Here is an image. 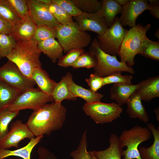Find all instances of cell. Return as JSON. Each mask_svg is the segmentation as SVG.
Returning <instances> with one entry per match:
<instances>
[{
  "label": "cell",
  "instance_id": "6da1fadb",
  "mask_svg": "<svg viewBox=\"0 0 159 159\" xmlns=\"http://www.w3.org/2000/svg\"><path fill=\"white\" fill-rule=\"evenodd\" d=\"M66 113V109L61 103L54 101L33 111L26 124L35 137L49 135L62 128Z\"/></svg>",
  "mask_w": 159,
  "mask_h": 159
},
{
  "label": "cell",
  "instance_id": "7a4b0ae2",
  "mask_svg": "<svg viewBox=\"0 0 159 159\" xmlns=\"http://www.w3.org/2000/svg\"><path fill=\"white\" fill-rule=\"evenodd\" d=\"M41 53L37 42L32 39L22 40L16 42L6 58L14 63L24 74L31 78L34 69L42 67Z\"/></svg>",
  "mask_w": 159,
  "mask_h": 159
},
{
  "label": "cell",
  "instance_id": "3957f363",
  "mask_svg": "<svg viewBox=\"0 0 159 159\" xmlns=\"http://www.w3.org/2000/svg\"><path fill=\"white\" fill-rule=\"evenodd\" d=\"M151 27L150 24L145 26L138 24L128 30L120 46L117 54L120 62L131 67L135 63V57L139 54L147 32Z\"/></svg>",
  "mask_w": 159,
  "mask_h": 159
},
{
  "label": "cell",
  "instance_id": "277c9868",
  "mask_svg": "<svg viewBox=\"0 0 159 159\" xmlns=\"http://www.w3.org/2000/svg\"><path fill=\"white\" fill-rule=\"evenodd\" d=\"M88 51L96 57L97 60V65L94 68V73L101 77L103 78L117 72H126L131 74L135 73L132 67L119 61L116 55H111L102 50L97 38L93 39Z\"/></svg>",
  "mask_w": 159,
  "mask_h": 159
},
{
  "label": "cell",
  "instance_id": "5b68a950",
  "mask_svg": "<svg viewBox=\"0 0 159 159\" xmlns=\"http://www.w3.org/2000/svg\"><path fill=\"white\" fill-rule=\"evenodd\" d=\"M55 29L56 38L64 53L72 49L86 47L91 41V35L80 29L76 21L69 24H59Z\"/></svg>",
  "mask_w": 159,
  "mask_h": 159
},
{
  "label": "cell",
  "instance_id": "8992f818",
  "mask_svg": "<svg viewBox=\"0 0 159 159\" xmlns=\"http://www.w3.org/2000/svg\"><path fill=\"white\" fill-rule=\"evenodd\" d=\"M151 137L152 133L148 128L140 125H137L123 131L119 137L122 147H127L126 150H122L124 159H141L138 146Z\"/></svg>",
  "mask_w": 159,
  "mask_h": 159
},
{
  "label": "cell",
  "instance_id": "52a82bcc",
  "mask_svg": "<svg viewBox=\"0 0 159 159\" xmlns=\"http://www.w3.org/2000/svg\"><path fill=\"white\" fill-rule=\"evenodd\" d=\"M54 101L52 96L47 95L38 88L34 87L21 93L7 109L13 111L26 109L35 111Z\"/></svg>",
  "mask_w": 159,
  "mask_h": 159
},
{
  "label": "cell",
  "instance_id": "ba28073f",
  "mask_svg": "<svg viewBox=\"0 0 159 159\" xmlns=\"http://www.w3.org/2000/svg\"><path fill=\"white\" fill-rule=\"evenodd\" d=\"M82 109L96 123L101 124L111 122L119 117L123 110L115 102L106 103L100 101L85 103Z\"/></svg>",
  "mask_w": 159,
  "mask_h": 159
},
{
  "label": "cell",
  "instance_id": "9c48e42d",
  "mask_svg": "<svg viewBox=\"0 0 159 159\" xmlns=\"http://www.w3.org/2000/svg\"><path fill=\"white\" fill-rule=\"evenodd\" d=\"M0 80L20 93L34 88L36 84L24 74L14 63L8 60L0 67Z\"/></svg>",
  "mask_w": 159,
  "mask_h": 159
},
{
  "label": "cell",
  "instance_id": "30bf717a",
  "mask_svg": "<svg viewBox=\"0 0 159 159\" xmlns=\"http://www.w3.org/2000/svg\"><path fill=\"white\" fill-rule=\"evenodd\" d=\"M128 30L124 29L116 16L114 23L104 33L97 35L100 47L105 53L113 55L117 54L120 44Z\"/></svg>",
  "mask_w": 159,
  "mask_h": 159
},
{
  "label": "cell",
  "instance_id": "8fae6325",
  "mask_svg": "<svg viewBox=\"0 0 159 159\" xmlns=\"http://www.w3.org/2000/svg\"><path fill=\"white\" fill-rule=\"evenodd\" d=\"M10 129L6 135L0 140V150L12 147L18 148L19 143L21 140L26 138L30 140L35 137L26 124L20 120L13 122Z\"/></svg>",
  "mask_w": 159,
  "mask_h": 159
},
{
  "label": "cell",
  "instance_id": "7c38bea8",
  "mask_svg": "<svg viewBox=\"0 0 159 159\" xmlns=\"http://www.w3.org/2000/svg\"><path fill=\"white\" fill-rule=\"evenodd\" d=\"M150 7L146 0H129L122 6L121 15L119 18L120 23L122 26H128L132 27L135 26L138 16Z\"/></svg>",
  "mask_w": 159,
  "mask_h": 159
},
{
  "label": "cell",
  "instance_id": "4fadbf2b",
  "mask_svg": "<svg viewBox=\"0 0 159 159\" xmlns=\"http://www.w3.org/2000/svg\"><path fill=\"white\" fill-rule=\"evenodd\" d=\"M27 1L29 14L37 26L44 25L55 28L59 24L49 11L46 4L39 0Z\"/></svg>",
  "mask_w": 159,
  "mask_h": 159
},
{
  "label": "cell",
  "instance_id": "5bb4252c",
  "mask_svg": "<svg viewBox=\"0 0 159 159\" xmlns=\"http://www.w3.org/2000/svg\"><path fill=\"white\" fill-rule=\"evenodd\" d=\"M79 26L83 31H89L101 35L108 28L104 19L99 12L87 14L82 12L80 15L74 17Z\"/></svg>",
  "mask_w": 159,
  "mask_h": 159
},
{
  "label": "cell",
  "instance_id": "9a60e30c",
  "mask_svg": "<svg viewBox=\"0 0 159 159\" xmlns=\"http://www.w3.org/2000/svg\"><path fill=\"white\" fill-rule=\"evenodd\" d=\"M37 26L29 14L24 19H21L12 25L11 34L16 42L31 39Z\"/></svg>",
  "mask_w": 159,
  "mask_h": 159
},
{
  "label": "cell",
  "instance_id": "2e32d148",
  "mask_svg": "<svg viewBox=\"0 0 159 159\" xmlns=\"http://www.w3.org/2000/svg\"><path fill=\"white\" fill-rule=\"evenodd\" d=\"M136 91L141 100L149 102L152 99L159 97V76L150 77L138 84Z\"/></svg>",
  "mask_w": 159,
  "mask_h": 159
},
{
  "label": "cell",
  "instance_id": "e0dca14e",
  "mask_svg": "<svg viewBox=\"0 0 159 159\" xmlns=\"http://www.w3.org/2000/svg\"><path fill=\"white\" fill-rule=\"evenodd\" d=\"M140 96L136 91L133 92L126 103V111L129 117L132 118H138L145 123L149 120V115L142 103Z\"/></svg>",
  "mask_w": 159,
  "mask_h": 159
},
{
  "label": "cell",
  "instance_id": "ac0fdd59",
  "mask_svg": "<svg viewBox=\"0 0 159 159\" xmlns=\"http://www.w3.org/2000/svg\"><path fill=\"white\" fill-rule=\"evenodd\" d=\"M110 146L100 150H93L92 153L98 159H121L122 146L119 137L115 134H111L109 140Z\"/></svg>",
  "mask_w": 159,
  "mask_h": 159
},
{
  "label": "cell",
  "instance_id": "d6986e66",
  "mask_svg": "<svg viewBox=\"0 0 159 159\" xmlns=\"http://www.w3.org/2000/svg\"><path fill=\"white\" fill-rule=\"evenodd\" d=\"M138 84L128 85L113 83L110 89V97L120 106L126 104L132 94L135 91Z\"/></svg>",
  "mask_w": 159,
  "mask_h": 159
},
{
  "label": "cell",
  "instance_id": "ffe728a7",
  "mask_svg": "<svg viewBox=\"0 0 159 159\" xmlns=\"http://www.w3.org/2000/svg\"><path fill=\"white\" fill-rule=\"evenodd\" d=\"M31 78L42 91L48 95L52 96L57 83L50 78L47 72L42 67L34 69Z\"/></svg>",
  "mask_w": 159,
  "mask_h": 159
},
{
  "label": "cell",
  "instance_id": "44dd1931",
  "mask_svg": "<svg viewBox=\"0 0 159 159\" xmlns=\"http://www.w3.org/2000/svg\"><path fill=\"white\" fill-rule=\"evenodd\" d=\"M73 78L72 74L68 72L62 78L60 81L57 83L52 92V96L54 101L59 103L64 100H75L77 99L69 88V82Z\"/></svg>",
  "mask_w": 159,
  "mask_h": 159
},
{
  "label": "cell",
  "instance_id": "7402d4cb",
  "mask_svg": "<svg viewBox=\"0 0 159 159\" xmlns=\"http://www.w3.org/2000/svg\"><path fill=\"white\" fill-rule=\"evenodd\" d=\"M38 48L54 63L63 56V49L55 38H49L37 43Z\"/></svg>",
  "mask_w": 159,
  "mask_h": 159
},
{
  "label": "cell",
  "instance_id": "603a6c76",
  "mask_svg": "<svg viewBox=\"0 0 159 159\" xmlns=\"http://www.w3.org/2000/svg\"><path fill=\"white\" fill-rule=\"evenodd\" d=\"M148 128L151 132L154 137L152 145L149 147L141 146L138 150L141 159H159V129L150 123L147 124Z\"/></svg>",
  "mask_w": 159,
  "mask_h": 159
},
{
  "label": "cell",
  "instance_id": "cb8c5ba5",
  "mask_svg": "<svg viewBox=\"0 0 159 159\" xmlns=\"http://www.w3.org/2000/svg\"><path fill=\"white\" fill-rule=\"evenodd\" d=\"M102 6L99 12L103 17L107 26L110 27L114 23L116 16L121 13L122 6L115 0H102Z\"/></svg>",
  "mask_w": 159,
  "mask_h": 159
},
{
  "label": "cell",
  "instance_id": "d4e9b609",
  "mask_svg": "<svg viewBox=\"0 0 159 159\" xmlns=\"http://www.w3.org/2000/svg\"><path fill=\"white\" fill-rule=\"evenodd\" d=\"M44 137L42 135H39L30 140L25 146L17 149L11 150L8 149L0 150V159H3L10 156H16L23 159H31V153L33 148Z\"/></svg>",
  "mask_w": 159,
  "mask_h": 159
},
{
  "label": "cell",
  "instance_id": "484cf974",
  "mask_svg": "<svg viewBox=\"0 0 159 159\" xmlns=\"http://www.w3.org/2000/svg\"><path fill=\"white\" fill-rule=\"evenodd\" d=\"M69 86V90L75 97L82 98L87 103L100 101L104 96L98 92H93L77 85L73 81V78L70 80Z\"/></svg>",
  "mask_w": 159,
  "mask_h": 159
},
{
  "label": "cell",
  "instance_id": "4316f807",
  "mask_svg": "<svg viewBox=\"0 0 159 159\" xmlns=\"http://www.w3.org/2000/svg\"><path fill=\"white\" fill-rule=\"evenodd\" d=\"M20 93L0 80V112L7 109Z\"/></svg>",
  "mask_w": 159,
  "mask_h": 159
},
{
  "label": "cell",
  "instance_id": "83f0119b",
  "mask_svg": "<svg viewBox=\"0 0 159 159\" xmlns=\"http://www.w3.org/2000/svg\"><path fill=\"white\" fill-rule=\"evenodd\" d=\"M139 54L156 61L159 60V42L154 41L146 37L141 44Z\"/></svg>",
  "mask_w": 159,
  "mask_h": 159
},
{
  "label": "cell",
  "instance_id": "f1b7e54d",
  "mask_svg": "<svg viewBox=\"0 0 159 159\" xmlns=\"http://www.w3.org/2000/svg\"><path fill=\"white\" fill-rule=\"evenodd\" d=\"M46 5L49 11L59 24H69L74 22L72 17L59 5L52 2Z\"/></svg>",
  "mask_w": 159,
  "mask_h": 159
},
{
  "label": "cell",
  "instance_id": "f546056e",
  "mask_svg": "<svg viewBox=\"0 0 159 159\" xmlns=\"http://www.w3.org/2000/svg\"><path fill=\"white\" fill-rule=\"evenodd\" d=\"M19 111H13L7 109L0 112V140L9 132V124L19 114Z\"/></svg>",
  "mask_w": 159,
  "mask_h": 159
},
{
  "label": "cell",
  "instance_id": "4dcf8cb0",
  "mask_svg": "<svg viewBox=\"0 0 159 159\" xmlns=\"http://www.w3.org/2000/svg\"><path fill=\"white\" fill-rule=\"evenodd\" d=\"M97 60L96 57L89 51L81 55L71 67L74 68H94L97 65Z\"/></svg>",
  "mask_w": 159,
  "mask_h": 159
},
{
  "label": "cell",
  "instance_id": "1f68e13d",
  "mask_svg": "<svg viewBox=\"0 0 159 159\" xmlns=\"http://www.w3.org/2000/svg\"><path fill=\"white\" fill-rule=\"evenodd\" d=\"M16 42L11 34H0V59L9 55Z\"/></svg>",
  "mask_w": 159,
  "mask_h": 159
},
{
  "label": "cell",
  "instance_id": "d6a6232c",
  "mask_svg": "<svg viewBox=\"0 0 159 159\" xmlns=\"http://www.w3.org/2000/svg\"><path fill=\"white\" fill-rule=\"evenodd\" d=\"M83 12L93 14L98 12L102 6L101 1L98 0H72Z\"/></svg>",
  "mask_w": 159,
  "mask_h": 159
},
{
  "label": "cell",
  "instance_id": "836d02e7",
  "mask_svg": "<svg viewBox=\"0 0 159 159\" xmlns=\"http://www.w3.org/2000/svg\"><path fill=\"white\" fill-rule=\"evenodd\" d=\"M87 130H85L82 136L77 149L72 152L70 156L73 159H91L87 151Z\"/></svg>",
  "mask_w": 159,
  "mask_h": 159
},
{
  "label": "cell",
  "instance_id": "e575fe53",
  "mask_svg": "<svg viewBox=\"0 0 159 159\" xmlns=\"http://www.w3.org/2000/svg\"><path fill=\"white\" fill-rule=\"evenodd\" d=\"M0 17L12 25L21 19L6 0H0Z\"/></svg>",
  "mask_w": 159,
  "mask_h": 159
},
{
  "label": "cell",
  "instance_id": "d590c367",
  "mask_svg": "<svg viewBox=\"0 0 159 159\" xmlns=\"http://www.w3.org/2000/svg\"><path fill=\"white\" fill-rule=\"evenodd\" d=\"M56 38L55 28L46 25L37 26L31 39L37 43L49 38Z\"/></svg>",
  "mask_w": 159,
  "mask_h": 159
},
{
  "label": "cell",
  "instance_id": "8d00e7d4",
  "mask_svg": "<svg viewBox=\"0 0 159 159\" xmlns=\"http://www.w3.org/2000/svg\"><path fill=\"white\" fill-rule=\"evenodd\" d=\"M85 52L83 48H76L70 50L58 59L57 64L61 67L71 66L78 57Z\"/></svg>",
  "mask_w": 159,
  "mask_h": 159
},
{
  "label": "cell",
  "instance_id": "74e56055",
  "mask_svg": "<svg viewBox=\"0 0 159 159\" xmlns=\"http://www.w3.org/2000/svg\"><path fill=\"white\" fill-rule=\"evenodd\" d=\"M16 14L21 19L29 15V9L27 0H6Z\"/></svg>",
  "mask_w": 159,
  "mask_h": 159
},
{
  "label": "cell",
  "instance_id": "f35d334b",
  "mask_svg": "<svg viewBox=\"0 0 159 159\" xmlns=\"http://www.w3.org/2000/svg\"><path fill=\"white\" fill-rule=\"evenodd\" d=\"M51 1L52 2L61 7L72 17L78 16L83 12L72 0H51Z\"/></svg>",
  "mask_w": 159,
  "mask_h": 159
},
{
  "label": "cell",
  "instance_id": "ab89813d",
  "mask_svg": "<svg viewBox=\"0 0 159 159\" xmlns=\"http://www.w3.org/2000/svg\"><path fill=\"white\" fill-rule=\"evenodd\" d=\"M132 76L131 75H122L120 72H115L103 78V86L112 83H120L130 85Z\"/></svg>",
  "mask_w": 159,
  "mask_h": 159
},
{
  "label": "cell",
  "instance_id": "60d3db41",
  "mask_svg": "<svg viewBox=\"0 0 159 159\" xmlns=\"http://www.w3.org/2000/svg\"><path fill=\"white\" fill-rule=\"evenodd\" d=\"M85 81L90 87V90L94 92L97 91L103 86V78L94 74H90L88 78H86Z\"/></svg>",
  "mask_w": 159,
  "mask_h": 159
},
{
  "label": "cell",
  "instance_id": "b9f144b4",
  "mask_svg": "<svg viewBox=\"0 0 159 159\" xmlns=\"http://www.w3.org/2000/svg\"><path fill=\"white\" fill-rule=\"evenodd\" d=\"M37 152L38 159H57L53 153L44 147H39Z\"/></svg>",
  "mask_w": 159,
  "mask_h": 159
},
{
  "label": "cell",
  "instance_id": "7bdbcfd3",
  "mask_svg": "<svg viewBox=\"0 0 159 159\" xmlns=\"http://www.w3.org/2000/svg\"><path fill=\"white\" fill-rule=\"evenodd\" d=\"M12 24L0 17V34H11Z\"/></svg>",
  "mask_w": 159,
  "mask_h": 159
},
{
  "label": "cell",
  "instance_id": "ee69618b",
  "mask_svg": "<svg viewBox=\"0 0 159 159\" xmlns=\"http://www.w3.org/2000/svg\"><path fill=\"white\" fill-rule=\"evenodd\" d=\"M150 14L155 18L159 19V5L151 6L148 10Z\"/></svg>",
  "mask_w": 159,
  "mask_h": 159
},
{
  "label": "cell",
  "instance_id": "f6af8a7d",
  "mask_svg": "<svg viewBox=\"0 0 159 159\" xmlns=\"http://www.w3.org/2000/svg\"><path fill=\"white\" fill-rule=\"evenodd\" d=\"M148 1L149 2L148 4L151 6L158 5L159 4L158 0H148Z\"/></svg>",
  "mask_w": 159,
  "mask_h": 159
},
{
  "label": "cell",
  "instance_id": "bcb514c9",
  "mask_svg": "<svg viewBox=\"0 0 159 159\" xmlns=\"http://www.w3.org/2000/svg\"><path fill=\"white\" fill-rule=\"evenodd\" d=\"M129 0H115L118 3L122 6L125 5L128 2Z\"/></svg>",
  "mask_w": 159,
  "mask_h": 159
},
{
  "label": "cell",
  "instance_id": "7dc6e473",
  "mask_svg": "<svg viewBox=\"0 0 159 159\" xmlns=\"http://www.w3.org/2000/svg\"><path fill=\"white\" fill-rule=\"evenodd\" d=\"M154 111L155 112V115H156V119L159 122V108L158 107L156 109H154Z\"/></svg>",
  "mask_w": 159,
  "mask_h": 159
},
{
  "label": "cell",
  "instance_id": "c3c4849f",
  "mask_svg": "<svg viewBox=\"0 0 159 159\" xmlns=\"http://www.w3.org/2000/svg\"><path fill=\"white\" fill-rule=\"evenodd\" d=\"M39 1L43 4L48 5L51 4L52 2L51 0H39Z\"/></svg>",
  "mask_w": 159,
  "mask_h": 159
},
{
  "label": "cell",
  "instance_id": "681fc988",
  "mask_svg": "<svg viewBox=\"0 0 159 159\" xmlns=\"http://www.w3.org/2000/svg\"><path fill=\"white\" fill-rule=\"evenodd\" d=\"M91 159H98L93 154L92 151H89Z\"/></svg>",
  "mask_w": 159,
  "mask_h": 159
},
{
  "label": "cell",
  "instance_id": "f907efd6",
  "mask_svg": "<svg viewBox=\"0 0 159 159\" xmlns=\"http://www.w3.org/2000/svg\"><path fill=\"white\" fill-rule=\"evenodd\" d=\"M155 36L158 39H159V29H157L156 31L155 32Z\"/></svg>",
  "mask_w": 159,
  "mask_h": 159
}]
</instances>
